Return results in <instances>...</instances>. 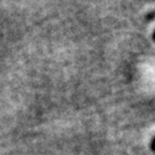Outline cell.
I'll return each mask as SVG.
<instances>
[{
	"mask_svg": "<svg viewBox=\"0 0 155 155\" xmlns=\"http://www.w3.org/2000/svg\"><path fill=\"white\" fill-rule=\"evenodd\" d=\"M150 146H152V150L155 152V138L153 139V141H152V145H150Z\"/></svg>",
	"mask_w": 155,
	"mask_h": 155,
	"instance_id": "cell-1",
	"label": "cell"
},
{
	"mask_svg": "<svg viewBox=\"0 0 155 155\" xmlns=\"http://www.w3.org/2000/svg\"><path fill=\"white\" fill-rule=\"evenodd\" d=\"M153 40H154V41H155V32L153 33Z\"/></svg>",
	"mask_w": 155,
	"mask_h": 155,
	"instance_id": "cell-2",
	"label": "cell"
}]
</instances>
